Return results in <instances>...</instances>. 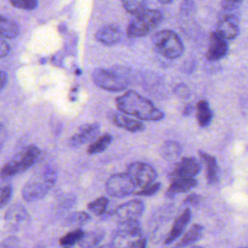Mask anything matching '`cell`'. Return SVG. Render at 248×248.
<instances>
[{
  "instance_id": "obj_1",
  "label": "cell",
  "mask_w": 248,
  "mask_h": 248,
  "mask_svg": "<svg viewBox=\"0 0 248 248\" xmlns=\"http://www.w3.org/2000/svg\"><path fill=\"white\" fill-rule=\"evenodd\" d=\"M115 105L121 113L133 115L145 121H159L164 118V112L151 101L134 90H128L115 99Z\"/></svg>"
},
{
  "instance_id": "obj_2",
  "label": "cell",
  "mask_w": 248,
  "mask_h": 248,
  "mask_svg": "<svg viewBox=\"0 0 248 248\" xmlns=\"http://www.w3.org/2000/svg\"><path fill=\"white\" fill-rule=\"evenodd\" d=\"M57 174V170L51 165H45L40 168L22 187V199L28 202L43 199L54 186Z\"/></svg>"
},
{
  "instance_id": "obj_3",
  "label": "cell",
  "mask_w": 248,
  "mask_h": 248,
  "mask_svg": "<svg viewBox=\"0 0 248 248\" xmlns=\"http://www.w3.org/2000/svg\"><path fill=\"white\" fill-rule=\"evenodd\" d=\"M241 1H222L216 33L225 40H232L239 33V7Z\"/></svg>"
},
{
  "instance_id": "obj_4",
  "label": "cell",
  "mask_w": 248,
  "mask_h": 248,
  "mask_svg": "<svg viewBox=\"0 0 248 248\" xmlns=\"http://www.w3.org/2000/svg\"><path fill=\"white\" fill-rule=\"evenodd\" d=\"M143 239L141 226L138 220L119 221L109 248H139Z\"/></svg>"
},
{
  "instance_id": "obj_5",
  "label": "cell",
  "mask_w": 248,
  "mask_h": 248,
  "mask_svg": "<svg viewBox=\"0 0 248 248\" xmlns=\"http://www.w3.org/2000/svg\"><path fill=\"white\" fill-rule=\"evenodd\" d=\"M41 150L38 146L30 144L21 149L0 170V178L7 179L16 176L31 168L41 157Z\"/></svg>"
},
{
  "instance_id": "obj_6",
  "label": "cell",
  "mask_w": 248,
  "mask_h": 248,
  "mask_svg": "<svg viewBox=\"0 0 248 248\" xmlns=\"http://www.w3.org/2000/svg\"><path fill=\"white\" fill-rule=\"evenodd\" d=\"M93 82L108 91H122L129 84L128 70L122 67L113 69H96L92 73Z\"/></svg>"
},
{
  "instance_id": "obj_7",
  "label": "cell",
  "mask_w": 248,
  "mask_h": 248,
  "mask_svg": "<svg viewBox=\"0 0 248 248\" xmlns=\"http://www.w3.org/2000/svg\"><path fill=\"white\" fill-rule=\"evenodd\" d=\"M152 44L157 52L168 59H176L184 52V46L180 38L170 29H163L155 33Z\"/></svg>"
},
{
  "instance_id": "obj_8",
  "label": "cell",
  "mask_w": 248,
  "mask_h": 248,
  "mask_svg": "<svg viewBox=\"0 0 248 248\" xmlns=\"http://www.w3.org/2000/svg\"><path fill=\"white\" fill-rule=\"evenodd\" d=\"M163 19V15L158 10H146L136 16L128 24L126 34L129 38L146 36L155 29Z\"/></svg>"
},
{
  "instance_id": "obj_9",
  "label": "cell",
  "mask_w": 248,
  "mask_h": 248,
  "mask_svg": "<svg viewBox=\"0 0 248 248\" xmlns=\"http://www.w3.org/2000/svg\"><path fill=\"white\" fill-rule=\"evenodd\" d=\"M137 187L126 172L110 175L106 183L108 194L114 198H125L136 194Z\"/></svg>"
},
{
  "instance_id": "obj_10",
  "label": "cell",
  "mask_w": 248,
  "mask_h": 248,
  "mask_svg": "<svg viewBox=\"0 0 248 248\" xmlns=\"http://www.w3.org/2000/svg\"><path fill=\"white\" fill-rule=\"evenodd\" d=\"M126 173L129 175L136 187H140V189L154 183L157 178L155 169L149 164L143 162L131 163L127 168Z\"/></svg>"
},
{
  "instance_id": "obj_11",
  "label": "cell",
  "mask_w": 248,
  "mask_h": 248,
  "mask_svg": "<svg viewBox=\"0 0 248 248\" xmlns=\"http://www.w3.org/2000/svg\"><path fill=\"white\" fill-rule=\"evenodd\" d=\"M5 224L12 232H18L25 228L29 222V214L20 203H15L5 213Z\"/></svg>"
},
{
  "instance_id": "obj_12",
  "label": "cell",
  "mask_w": 248,
  "mask_h": 248,
  "mask_svg": "<svg viewBox=\"0 0 248 248\" xmlns=\"http://www.w3.org/2000/svg\"><path fill=\"white\" fill-rule=\"evenodd\" d=\"M144 211V203L140 200H131L120 204L115 209V215L119 221L138 220Z\"/></svg>"
},
{
  "instance_id": "obj_13",
  "label": "cell",
  "mask_w": 248,
  "mask_h": 248,
  "mask_svg": "<svg viewBox=\"0 0 248 248\" xmlns=\"http://www.w3.org/2000/svg\"><path fill=\"white\" fill-rule=\"evenodd\" d=\"M100 133L99 123H86L80 126L77 133L74 134L70 140L69 144L72 147H78L85 143L92 141Z\"/></svg>"
},
{
  "instance_id": "obj_14",
  "label": "cell",
  "mask_w": 248,
  "mask_h": 248,
  "mask_svg": "<svg viewBox=\"0 0 248 248\" xmlns=\"http://www.w3.org/2000/svg\"><path fill=\"white\" fill-rule=\"evenodd\" d=\"M201 170L200 162L194 157H184L182 158L174 167L171 179L172 178H194Z\"/></svg>"
},
{
  "instance_id": "obj_15",
  "label": "cell",
  "mask_w": 248,
  "mask_h": 248,
  "mask_svg": "<svg viewBox=\"0 0 248 248\" xmlns=\"http://www.w3.org/2000/svg\"><path fill=\"white\" fill-rule=\"evenodd\" d=\"M229 50L227 41L218 35L216 32H212L209 37V44L205 52V58L208 61H218L224 58Z\"/></svg>"
},
{
  "instance_id": "obj_16",
  "label": "cell",
  "mask_w": 248,
  "mask_h": 248,
  "mask_svg": "<svg viewBox=\"0 0 248 248\" xmlns=\"http://www.w3.org/2000/svg\"><path fill=\"white\" fill-rule=\"evenodd\" d=\"M96 39L103 45L114 46L121 40L120 28L115 24H106L97 31Z\"/></svg>"
},
{
  "instance_id": "obj_17",
  "label": "cell",
  "mask_w": 248,
  "mask_h": 248,
  "mask_svg": "<svg viewBox=\"0 0 248 248\" xmlns=\"http://www.w3.org/2000/svg\"><path fill=\"white\" fill-rule=\"evenodd\" d=\"M191 219V210L189 208L184 209L174 220L170 231L169 232L168 235L166 236L165 243L170 244L173 242L176 238L180 236V234L183 232L185 227L189 223Z\"/></svg>"
},
{
  "instance_id": "obj_18",
  "label": "cell",
  "mask_w": 248,
  "mask_h": 248,
  "mask_svg": "<svg viewBox=\"0 0 248 248\" xmlns=\"http://www.w3.org/2000/svg\"><path fill=\"white\" fill-rule=\"evenodd\" d=\"M201 161L202 162L205 169V175L207 183L210 185L216 184L219 180V168L217 165L216 158L204 151H199Z\"/></svg>"
},
{
  "instance_id": "obj_19",
  "label": "cell",
  "mask_w": 248,
  "mask_h": 248,
  "mask_svg": "<svg viewBox=\"0 0 248 248\" xmlns=\"http://www.w3.org/2000/svg\"><path fill=\"white\" fill-rule=\"evenodd\" d=\"M112 121L116 126L133 133L141 132L145 129V126L142 122L129 117L121 112H114L112 114Z\"/></svg>"
},
{
  "instance_id": "obj_20",
  "label": "cell",
  "mask_w": 248,
  "mask_h": 248,
  "mask_svg": "<svg viewBox=\"0 0 248 248\" xmlns=\"http://www.w3.org/2000/svg\"><path fill=\"white\" fill-rule=\"evenodd\" d=\"M198 181L195 178H172L171 183L167 189L166 196L172 198L178 193H185L196 187Z\"/></svg>"
},
{
  "instance_id": "obj_21",
  "label": "cell",
  "mask_w": 248,
  "mask_h": 248,
  "mask_svg": "<svg viewBox=\"0 0 248 248\" xmlns=\"http://www.w3.org/2000/svg\"><path fill=\"white\" fill-rule=\"evenodd\" d=\"M197 108V120L202 128L209 126L212 120V111L208 103L205 100H200L196 106Z\"/></svg>"
},
{
  "instance_id": "obj_22",
  "label": "cell",
  "mask_w": 248,
  "mask_h": 248,
  "mask_svg": "<svg viewBox=\"0 0 248 248\" xmlns=\"http://www.w3.org/2000/svg\"><path fill=\"white\" fill-rule=\"evenodd\" d=\"M105 236V232L101 229H96L87 232H84L83 237L79 241V246L81 248H96L99 243L103 240Z\"/></svg>"
},
{
  "instance_id": "obj_23",
  "label": "cell",
  "mask_w": 248,
  "mask_h": 248,
  "mask_svg": "<svg viewBox=\"0 0 248 248\" xmlns=\"http://www.w3.org/2000/svg\"><path fill=\"white\" fill-rule=\"evenodd\" d=\"M202 232H203L202 226L200 225V224H194L184 233V235L180 239V241H179L177 246L182 248L184 246H188V245H191V244L197 242L202 236Z\"/></svg>"
},
{
  "instance_id": "obj_24",
  "label": "cell",
  "mask_w": 248,
  "mask_h": 248,
  "mask_svg": "<svg viewBox=\"0 0 248 248\" xmlns=\"http://www.w3.org/2000/svg\"><path fill=\"white\" fill-rule=\"evenodd\" d=\"M19 34V27L16 21L8 19L5 16L0 19V36L2 38L14 39Z\"/></svg>"
},
{
  "instance_id": "obj_25",
  "label": "cell",
  "mask_w": 248,
  "mask_h": 248,
  "mask_svg": "<svg viewBox=\"0 0 248 248\" xmlns=\"http://www.w3.org/2000/svg\"><path fill=\"white\" fill-rule=\"evenodd\" d=\"M182 147L175 140H166L161 146V154L167 160H175L181 153Z\"/></svg>"
},
{
  "instance_id": "obj_26",
  "label": "cell",
  "mask_w": 248,
  "mask_h": 248,
  "mask_svg": "<svg viewBox=\"0 0 248 248\" xmlns=\"http://www.w3.org/2000/svg\"><path fill=\"white\" fill-rule=\"evenodd\" d=\"M112 141V137L109 134H105L93 140L87 148V153L90 155L98 154L105 151Z\"/></svg>"
},
{
  "instance_id": "obj_27",
  "label": "cell",
  "mask_w": 248,
  "mask_h": 248,
  "mask_svg": "<svg viewBox=\"0 0 248 248\" xmlns=\"http://www.w3.org/2000/svg\"><path fill=\"white\" fill-rule=\"evenodd\" d=\"M90 220V216L88 213L84 211H77L68 215L64 221V225L66 227L78 229L79 227L85 225Z\"/></svg>"
},
{
  "instance_id": "obj_28",
  "label": "cell",
  "mask_w": 248,
  "mask_h": 248,
  "mask_svg": "<svg viewBox=\"0 0 248 248\" xmlns=\"http://www.w3.org/2000/svg\"><path fill=\"white\" fill-rule=\"evenodd\" d=\"M84 235V232L81 229H75L66 234H64L60 239L59 243L63 247H69L76 243H79L81 238Z\"/></svg>"
},
{
  "instance_id": "obj_29",
  "label": "cell",
  "mask_w": 248,
  "mask_h": 248,
  "mask_svg": "<svg viewBox=\"0 0 248 248\" xmlns=\"http://www.w3.org/2000/svg\"><path fill=\"white\" fill-rule=\"evenodd\" d=\"M123 8L126 12H128L131 15L139 16L144 11H146V2L144 1H122L121 2Z\"/></svg>"
},
{
  "instance_id": "obj_30",
  "label": "cell",
  "mask_w": 248,
  "mask_h": 248,
  "mask_svg": "<svg viewBox=\"0 0 248 248\" xmlns=\"http://www.w3.org/2000/svg\"><path fill=\"white\" fill-rule=\"evenodd\" d=\"M108 200L106 197H100L87 204V208L95 215H102L106 212Z\"/></svg>"
},
{
  "instance_id": "obj_31",
  "label": "cell",
  "mask_w": 248,
  "mask_h": 248,
  "mask_svg": "<svg viewBox=\"0 0 248 248\" xmlns=\"http://www.w3.org/2000/svg\"><path fill=\"white\" fill-rule=\"evenodd\" d=\"M11 5L20 10H34L38 7L39 3L36 0H11Z\"/></svg>"
},
{
  "instance_id": "obj_32",
  "label": "cell",
  "mask_w": 248,
  "mask_h": 248,
  "mask_svg": "<svg viewBox=\"0 0 248 248\" xmlns=\"http://www.w3.org/2000/svg\"><path fill=\"white\" fill-rule=\"evenodd\" d=\"M13 195V187L9 184L0 185V209L4 207L11 200Z\"/></svg>"
},
{
  "instance_id": "obj_33",
  "label": "cell",
  "mask_w": 248,
  "mask_h": 248,
  "mask_svg": "<svg viewBox=\"0 0 248 248\" xmlns=\"http://www.w3.org/2000/svg\"><path fill=\"white\" fill-rule=\"evenodd\" d=\"M160 188H161V184L154 182V183H152L150 185H147V186L141 188L140 190L137 191L135 195H137V196H145V197L153 196L160 190Z\"/></svg>"
},
{
  "instance_id": "obj_34",
  "label": "cell",
  "mask_w": 248,
  "mask_h": 248,
  "mask_svg": "<svg viewBox=\"0 0 248 248\" xmlns=\"http://www.w3.org/2000/svg\"><path fill=\"white\" fill-rule=\"evenodd\" d=\"M19 239L16 236L11 235L4 238L0 242V248H18L19 247Z\"/></svg>"
},
{
  "instance_id": "obj_35",
  "label": "cell",
  "mask_w": 248,
  "mask_h": 248,
  "mask_svg": "<svg viewBox=\"0 0 248 248\" xmlns=\"http://www.w3.org/2000/svg\"><path fill=\"white\" fill-rule=\"evenodd\" d=\"M202 198L197 194H190L183 202L184 206H197L200 204Z\"/></svg>"
},
{
  "instance_id": "obj_36",
  "label": "cell",
  "mask_w": 248,
  "mask_h": 248,
  "mask_svg": "<svg viewBox=\"0 0 248 248\" xmlns=\"http://www.w3.org/2000/svg\"><path fill=\"white\" fill-rule=\"evenodd\" d=\"M10 52V46L8 43L0 36V58H3L7 56Z\"/></svg>"
},
{
  "instance_id": "obj_37",
  "label": "cell",
  "mask_w": 248,
  "mask_h": 248,
  "mask_svg": "<svg viewBox=\"0 0 248 248\" xmlns=\"http://www.w3.org/2000/svg\"><path fill=\"white\" fill-rule=\"evenodd\" d=\"M176 93L179 95V96H181V97H186V96H188L189 95V90H188V88H187V86L186 85H184V84H179L177 87H176Z\"/></svg>"
},
{
  "instance_id": "obj_38",
  "label": "cell",
  "mask_w": 248,
  "mask_h": 248,
  "mask_svg": "<svg viewBox=\"0 0 248 248\" xmlns=\"http://www.w3.org/2000/svg\"><path fill=\"white\" fill-rule=\"evenodd\" d=\"M8 81V76L4 71H0V90L4 88Z\"/></svg>"
},
{
  "instance_id": "obj_39",
  "label": "cell",
  "mask_w": 248,
  "mask_h": 248,
  "mask_svg": "<svg viewBox=\"0 0 248 248\" xmlns=\"http://www.w3.org/2000/svg\"><path fill=\"white\" fill-rule=\"evenodd\" d=\"M241 110H242L243 114L245 115V117L248 119V98L242 102Z\"/></svg>"
},
{
  "instance_id": "obj_40",
  "label": "cell",
  "mask_w": 248,
  "mask_h": 248,
  "mask_svg": "<svg viewBox=\"0 0 248 248\" xmlns=\"http://www.w3.org/2000/svg\"><path fill=\"white\" fill-rule=\"evenodd\" d=\"M5 135H6L5 127L2 124H0V146H1V144L4 140V139H5Z\"/></svg>"
},
{
  "instance_id": "obj_41",
  "label": "cell",
  "mask_w": 248,
  "mask_h": 248,
  "mask_svg": "<svg viewBox=\"0 0 248 248\" xmlns=\"http://www.w3.org/2000/svg\"><path fill=\"white\" fill-rule=\"evenodd\" d=\"M192 110H193V107H192L191 105H188L187 107H185L184 111H183V114H184V115H189V114L192 112Z\"/></svg>"
},
{
  "instance_id": "obj_42",
  "label": "cell",
  "mask_w": 248,
  "mask_h": 248,
  "mask_svg": "<svg viewBox=\"0 0 248 248\" xmlns=\"http://www.w3.org/2000/svg\"><path fill=\"white\" fill-rule=\"evenodd\" d=\"M161 4H164V5H166V4H170V3H172V1L171 0H160L159 1Z\"/></svg>"
},
{
  "instance_id": "obj_43",
  "label": "cell",
  "mask_w": 248,
  "mask_h": 248,
  "mask_svg": "<svg viewBox=\"0 0 248 248\" xmlns=\"http://www.w3.org/2000/svg\"><path fill=\"white\" fill-rule=\"evenodd\" d=\"M139 248H146V240H145V238L142 240V242L140 243Z\"/></svg>"
},
{
  "instance_id": "obj_44",
  "label": "cell",
  "mask_w": 248,
  "mask_h": 248,
  "mask_svg": "<svg viewBox=\"0 0 248 248\" xmlns=\"http://www.w3.org/2000/svg\"><path fill=\"white\" fill-rule=\"evenodd\" d=\"M97 248H109V245H103V246H99Z\"/></svg>"
},
{
  "instance_id": "obj_45",
  "label": "cell",
  "mask_w": 248,
  "mask_h": 248,
  "mask_svg": "<svg viewBox=\"0 0 248 248\" xmlns=\"http://www.w3.org/2000/svg\"><path fill=\"white\" fill-rule=\"evenodd\" d=\"M191 248H203V247H202V246H193Z\"/></svg>"
},
{
  "instance_id": "obj_46",
  "label": "cell",
  "mask_w": 248,
  "mask_h": 248,
  "mask_svg": "<svg viewBox=\"0 0 248 248\" xmlns=\"http://www.w3.org/2000/svg\"><path fill=\"white\" fill-rule=\"evenodd\" d=\"M171 248H181V247H179V246H175V247H171Z\"/></svg>"
},
{
  "instance_id": "obj_47",
  "label": "cell",
  "mask_w": 248,
  "mask_h": 248,
  "mask_svg": "<svg viewBox=\"0 0 248 248\" xmlns=\"http://www.w3.org/2000/svg\"><path fill=\"white\" fill-rule=\"evenodd\" d=\"M63 248H70V247H63Z\"/></svg>"
},
{
  "instance_id": "obj_48",
  "label": "cell",
  "mask_w": 248,
  "mask_h": 248,
  "mask_svg": "<svg viewBox=\"0 0 248 248\" xmlns=\"http://www.w3.org/2000/svg\"><path fill=\"white\" fill-rule=\"evenodd\" d=\"M244 248H248V247H244Z\"/></svg>"
}]
</instances>
